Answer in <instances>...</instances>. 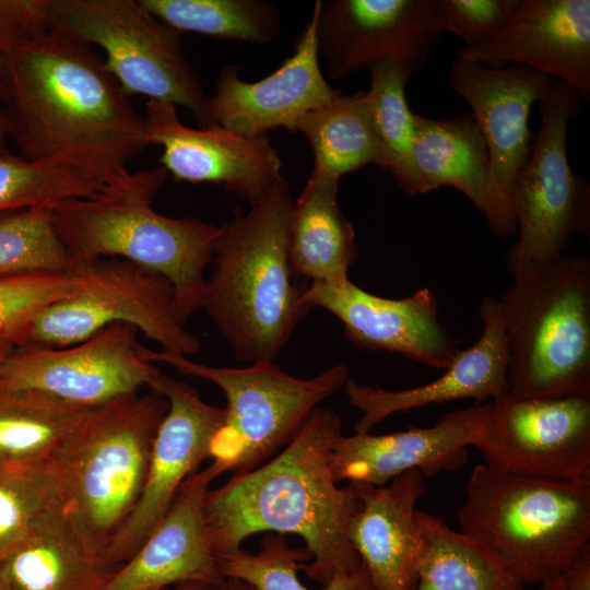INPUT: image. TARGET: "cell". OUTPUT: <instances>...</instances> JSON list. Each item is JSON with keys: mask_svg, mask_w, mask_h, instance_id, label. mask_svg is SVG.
I'll list each match as a JSON object with an SVG mask.
<instances>
[{"mask_svg": "<svg viewBox=\"0 0 590 590\" xmlns=\"http://www.w3.org/2000/svg\"><path fill=\"white\" fill-rule=\"evenodd\" d=\"M86 285L82 264L63 271L0 275V338L23 346L33 321L45 308L76 296Z\"/></svg>", "mask_w": 590, "mask_h": 590, "instance_id": "d590c367", "label": "cell"}, {"mask_svg": "<svg viewBox=\"0 0 590 590\" xmlns=\"http://www.w3.org/2000/svg\"><path fill=\"white\" fill-rule=\"evenodd\" d=\"M141 352L150 362H162L180 374L206 379L226 398L225 420L213 437L206 468L213 479L224 472L243 474L266 463L298 433L310 413L349 380L347 367L338 364L309 379L293 377L273 363L243 368L212 367L187 356Z\"/></svg>", "mask_w": 590, "mask_h": 590, "instance_id": "ba28073f", "label": "cell"}, {"mask_svg": "<svg viewBox=\"0 0 590 590\" xmlns=\"http://www.w3.org/2000/svg\"><path fill=\"white\" fill-rule=\"evenodd\" d=\"M415 135L403 190L425 194L442 186L464 193L494 236L517 231L509 199L497 186L482 132L471 113L451 119L414 116Z\"/></svg>", "mask_w": 590, "mask_h": 590, "instance_id": "7402d4cb", "label": "cell"}, {"mask_svg": "<svg viewBox=\"0 0 590 590\" xmlns=\"http://www.w3.org/2000/svg\"><path fill=\"white\" fill-rule=\"evenodd\" d=\"M14 349L15 346L12 343L0 338V368Z\"/></svg>", "mask_w": 590, "mask_h": 590, "instance_id": "f6af8a7d", "label": "cell"}, {"mask_svg": "<svg viewBox=\"0 0 590 590\" xmlns=\"http://www.w3.org/2000/svg\"><path fill=\"white\" fill-rule=\"evenodd\" d=\"M370 86L365 92L368 121L379 152V166L390 173L403 189L415 135V114L405 99L410 78L403 67L390 59L368 68Z\"/></svg>", "mask_w": 590, "mask_h": 590, "instance_id": "1f68e13d", "label": "cell"}, {"mask_svg": "<svg viewBox=\"0 0 590 590\" xmlns=\"http://www.w3.org/2000/svg\"><path fill=\"white\" fill-rule=\"evenodd\" d=\"M8 137H9L8 122H7L4 113L0 110V156L10 153L7 145Z\"/></svg>", "mask_w": 590, "mask_h": 590, "instance_id": "60d3db41", "label": "cell"}, {"mask_svg": "<svg viewBox=\"0 0 590 590\" xmlns=\"http://www.w3.org/2000/svg\"><path fill=\"white\" fill-rule=\"evenodd\" d=\"M216 590H253L249 585L237 579H226L223 587Z\"/></svg>", "mask_w": 590, "mask_h": 590, "instance_id": "7bdbcfd3", "label": "cell"}, {"mask_svg": "<svg viewBox=\"0 0 590 590\" xmlns=\"http://www.w3.org/2000/svg\"><path fill=\"white\" fill-rule=\"evenodd\" d=\"M320 1L294 45L293 55L273 73L256 81L239 78L234 64H224L209 97V114L219 125L246 138L285 128L294 132L297 121L307 113L332 101L340 91L333 88L320 69L317 20Z\"/></svg>", "mask_w": 590, "mask_h": 590, "instance_id": "e0dca14e", "label": "cell"}, {"mask_svg": "<svg viewBox=\"0 0 590 590\" xmlns=\"http://www.w3.org/2000/svg\"><path fill=\"white\" fill-rule=\"evenodd\" d=\"M480 318L483 329L477 341L469 349L459 350L445 373L428 384L387 390L349 378L343 387L345 394L349 403L362 413L354 433H369L371 427L398 412L461 399L486 403L507 396L508 353L499 300L484 297Z\"/></svg>", "mask_w": 590, "mask_h": 590, "instance_id": "603a6c76", "label": "cell"}, {"mask_svg": "<svg viewBox=\"0 0 590 590\" xmlns=\"http://www.w3.org/2000/svg\"><path fill=\"white\" fill-rule=\"evenodd\" d=\"M167 410L154 392L88 408L57 459L70 508L106 548L141 495Z\"/></svg>", "mask_w": 590, "mask_h": 590, "instance_id": "52a82bcc", "label": "cell"}, {"mask_svg": "<svg viewBox=\"0 0 590 590\" xmlns=\"http://www.w3.org/2000/svg\"><path fill=\"white\" fill-rule=\"evenodd\" d=\"M444 34L439 0H330L319 4V57L335 80L385 59L399 62L411 79Z\"/></svg>", "mask_w": 590, "mask_h": 590, "instance_id": "5bb4252c", "label": "cell"}, {"mask_svg": "<svg viewBox=\"0 0 590 590\" xmlns=\"http://www.w3.org/2000/svg\"><path fill=\"white\" fill-rule=\"evenodd\" d=\"M303 300L319 307L343 324L344 337L355 347L399 353L422 365L446 369L458 342L440 323L438 304L428 287L402 299L368 293L350 280L340 285L310 283Z\"/></svg>", "mask_w": 590, "mask_h": 590, "instance_id": "ac0fdd59", "label": "cell"}, {"mask_svg": "<svg viewBox=\"0 0 590 590\" xmlns=\"http://www.w3.org/2000/svg\"><path fill=\"white\" fill-rule=\"evenodd\" d=\"M474 447L497 470L590 483V396H505Z\"/></svg>", "mask_w": 590, "mask_h": 590, "instance_id": "7c38bea8", "label": "cell"}, {"mask_svg": "<svg viewBox=\"0 0 590 590\" xmlns=\"http://www.w3.org/2000/svg\"><path fill=\"white\" fill-rule=\"evenodd\" d=\"M79 264L84 267L86 287L45 308L23 346L67 347L110 323L128 322L163 351L185 356L198 352L200 341L180 321L173 286L164 276L117 257Z\"/></svg>", "mask_w": 590, "mask_h": 590, "instance_id": "8fae6325", "label": "cell"}, {"mask_svg": "<svg viewBox=\"0 0 590 590\" xmlns=\"http://www.w3.org/2000/svg\"><path fill=\"white\" fill-rule=\"evenodd\" d=\"M1 75H2V57L0 56V87H1Z\"/></svg>", "mask_w": 590, "mask_h": 590, "instance_id": "7dc6e473", "label": "cell"}, {"mask_svg": "<svg viewBox=\"0 0 590 590\" xmlns=\"http://www.w3.org/2000/svg\"><path fill=\"white\" fill-rule=\"evenodd\" d=\"M144 118L148 143L163 149L161 166L176 181L223 185L251 206L283 178L268 134L246 138L219 125L190 128L174 104L158 99L145 103Z\"/></svg>", "mask_w": 590, "mask_h": 590, "instance_id": "2e32d148", "label": "cell"}, {"mask_svg": "<svg viewBox=\"0 0 590 590\" xmlns=\"http://www.w3.org/2000/svg\"><path fill=\"white\" fill-rule=\"evenodd\" d=\"M457 59L488 68L526 66L568 84L590 102V1H520L489 39L457 50Z\"/></svg>", "mask_w": 590, "mask_h": 590, "instance_id": "d6986e66", "label": "cell"}, {"mask_svg": "<svg viewBox=\"0 0 590 590\" xmlns=\"http://www.w3.org/2000/svg\"><path fill=\"white\" fill-rule=\"evenodd\" d=\"M51 208L0 216V275L70 269L52 227Z\"/></svg>", "mask_w": 590, "mask_h": 590, "instance_id": "8d00e7d4", "label": "cell"}, {"mask_svg": "<svg viewBox=\"0 0 590 590\" xmlns=\"http://www.w3.org/2000/svg\"><path fill=\"white\" fill-rule=\"evenodd\" d=\"M68 502L57 460L37 465H0V560L51 508Z\"/></svg>", "mask_w": 590, "mask_h": 590, "instance_id": "836d02e7", "label": "cell"}, {"mask_svg": "<svg viewBox=\"0 0 590 590\" xmlns=\"http://www.w3.org/2000/svg\"><path fill=\"white\" fill-rule=\"evenodd\" d=\"M566 585L562 590H590V546L566 573Z\"/></svg>", "mask_w": 590, "mask_h": 590, "instance_id": "ab89813d", "label": "cell"}, {"mask_svg": "<svg viewBox=\"0 0 590 590\" xmlns=\"http://www.w3.org/2000/svg\"><path fill=\"white\" fill-rule=\"evenodd\" d=\"M460 532L523 587L566 574L590 546V483L477 464L458 512Z\"/></svg>", "mask_w": 590, "mask_h": 590, "instance_id": "5b68a950", "label": "cell"}, {"mask_svg": "<svg viewBox=\"0 0 590 590\" xmlns=\"http://www.w3.org/2000/svg\"><path fill=\"white\" fill-rule=\"evenodd\" d=\"M138 332L131 323L114 322L71 346L15 347L0 368V385L81 408L135 393L161 373L143 356Z\"/></svg>", "mask_w": 590, "mask_h": 590, "instance_id": "4fadbf2b", "label": "cell"}, {"mask_svg": "<svg viewBox=\"0 0 590 590\" xmlns=\"http://www.w3.org/2000/svg\"><path fill=\"white\" fill-rule=\"evenodd\" d=\"M519 3V0H439V9L445 33L456 34L469 46L498 34Z\"/></svg>", "mask_w": 590, "mask_h": 590, "instance_id": "74e56055", "label": "cell"}, {"mask_svg": "<svg viewBox=\"0 0 590 590\" xmlns=\"http://www.w3.org/2000/svg\"><path fill=\"white\" fill-rule=\"evenodd\" d=\"M87 409L0 385V465L56 461Z\"/></svg>", "mask_w": 590, "mask_h": 590, "instance_id": "83f0119b", "label": "cell"}, {"mask_svg": "<svg viewBox=\"0 0 590 590\" xmlns=\"http://www.w3.org/2000/svg\"><path fill=\"white\" fill-rule=\"evenodd\" d=\"M349 484L359 504L347 536L375 590H414L422 544L415 506L425 494L423 474L406 471L382 486Z\"/></svg>", "mask_w": 590, "mask_h": 590, "instance_id": "d4e9b609", "label": "cell"}, {"mask_svg": "<svg viewBox=\"0 0 590 590\" xmlns=\"http://www.w3.org/2000/svg\"><path fill=\"white\" fill-rule=\"evenodd\" d=\"M50 19L54 32L102 48L106 68L128 96L169 102L201 128L214 126L210 95L186 58L181 33L140 0H50Z\"/></svg>", "mask_w": 590, "mask_h": 590, "instance_id": "9c48e42d", "label": "cell"}, {"mask_svg": "<svg viewBox=\"0 0 590 590\" xmlns=\"http://www.w3.org/2000/svg\"><path fill=\"white\" fill-rule=\"evenodd\" d=\"M213 477L206 468L188 476L165 516L102 590H164L182 583L221 588V575L204 519Z\"/></svg>", "mask_w": 590, "mask_h": 590, "instance_id": "cb8c5ba5", "label": "cell"}, {"mask_svg": "<svg viewBox=\"0 0 590 590\" xmlns=\"http://www.w3.org/2000/svg\"><path fill=\"white\" fill-rule=\"evenodd\" d=\"M293 201L281 178L247 213L222 224L214 249L201 308L246 363H273L310 310L288 262Z\"/></svg>", "mask_w": 590, "mask_h": 590, "instance_id": "3957f363", "label": "cell"}, {"mask_svg": "<svg viewBox=\"0 0 590 590\" xmlns=\"http://www.w3.org/2000/svg\"><path fill=\"white\" fill-rule=\"evenodd\" d=\"M118 567L63 502L0 560V576L9 590H102Z\"/></svg>", "mask_w": 590, "mask_h": 590, "instance_id": "484cf974", "label": "cell"}, {"mask_svg": "<svg viewBox=\"0 0 590 590\" xmlns=\"http://www.w3.org/2000/svg\"><path fill=\"white\" fill-rule=\"evenodd\" d=\"M556 81L548 73L515 63L488 68L456 59L450 66L448 83L470 105L495 181L508 199L534 138L528 125L530 109Z\"/></svg>", "mask_w": 590, "mask_h": 590, "instance_id": "44dd1931", "label": "cell"}, {"mask_svg": "<svg viewBox=\"0 0 590 590\" xmlns=\"http://www.w3.org/2000/svg\"><path fill=\"white\" fill-rule=\"evenodd\" d=\"M567 580V575L563 574L543 582L539 590H562Z\"/></svg>", "mask_w": 590, "mask_h": 590, "instance_id": "b9f144b4", "label": "cell"}, {"mask_svg": "<svg viewBox=\"0 0 590 590\" xmlns=\"http://www.w3.org/2000/svg\"><path fill=\"white\" fill-rule=\"evenodd\" d=\"M166 174L162 166L137 172L93 199L62 200L51 208V223L70 266L117 257L164 276L186 324L202 306L222 224L156 212L152 203Z\"/></svg>", "mask_w": 590, "mask_h": 590, "instance_id": "277c9868", "label": "cell"}, {"mask_svg": "<svg viewBox=\"0 0 590 590\" xmlns=\"http://www.w3.org/2000/svg\"><path fill=\"white\" fill-rule=\"evenodd\" d=\"M340 178L311 170L293 201L288 228V262L294 278L340 285L357 260L353 226L341 212Z\"/></svg>", "mask_w": 590, "mask_h": 590, "instance_id": "4316f807", "label": "cell"}, {"mask_svg": "<svg viewBox=\"0 0 590 590\" xmlns=\"http://www.w3.org/2000/svg\"><path fill=\"white\" fill-rule=\"evenodd\" d=\"M148 387L167 400L168 410L155 436L141 495L107 544L109 558L119 566L139 550L185 480L209 458L211 441L225 420L224 409L205 403L180 380L160 373Z\"/></svg>", "mask_w": 590, "mask_h": 590, "instance_id": "9a60e30c", "label": "cell"}, {"mask_svg": "<svg viewBox=\"0 0 590 590\" xmlns=\"http://www.w3.org/2000/svg\"><path fill=\"white\" fill-rule=\"evenodd\" d=\"M104 189L69 164L30 162L11 153L0 156V211L93 199Z\"/></svg>", "mask_w": 590, "mask_h": 590, "instance_id": "e575fe53", "label": "cell"}, {"mask_svg": "<svg viewBox=\"0 0 590 590\" xmlns=\"http://www.w3.org/2000/svg\"><path fill=\"white\" fill-rule=\"evenodd\" d=\"M225 579H237L253 590H310L300 582L302 562L311 559L306 547H291L284 534L267 533L257 553L239 550L215 557ZM321 590H375L361 563L353 571L340 575Z\"/></svg>", "mask_w": 590, "mask_h": 590, "instance_id": "d6a6232c", "label": "cell"}, {"mask_svg": "<svg viewBox=\"0 0 590 590\" xmlns=\"http://www.w3.org/2000/svg\"><path fill=\"white\" fill-rule=\"evenodd\" d=\"M216 589L217 588H212V587L200 585V583H182V585H177V586L164 589V590H216Z\"/></svg>", "mask_w": 590, "mask_h": 590, "instance_id": "ee69618b", "label": "cell"}, {"mask_svg": "<svg viewBox=\"0 0 590 590\" xmlns=\"http://www.w3.org/2000/svg\"><path fill=\"white\" fill-rule=\"evenodd\" d=\"M303 133L314 155V170L341 178L368 164L379 166V152L366 111L365 92H341L305 114L294 132Z\"/></svg>", "mask_w": 590, "mask_h": 590, "instance_id": "f546056e", "label": "cell"}, {"mask_svg": "<svg viewBox=\"0 0 590 590\" xmlns=\"http://www.w3.org/2000/svg\"><path fill=\"white\" fill-rule=\"evenodd\" d=\"M421 553L414 590H523L483 546L417 509Z\"/></svg>", "mask_w": 590, "mask_h": 590, "instance_id": "f1b7e54d", "label": "cell"}, {"mask_svg": "<svg viewBox=\"0 0 590 590\" xmlns=\"http://www.w3.org/2000/svg\"><path fill=\"white\" fill-rule=\"evenodd\" d=\"M178 32L224 40L271 44L281 31V11L266 0H140Z\"/></svg>", "mask_w": 590, "mask_h": 590, "instance_id": "4dcf8cb0", "label": "cell"}, {"mask_svg": "<svg viewBox=\"0 0 590 590\" xmlns=\"http://www.w3.org/2000/svg\"><path fill=\"white\" fill-rule=\"evenodd\" d=\"M579 108V96L562 81L540 102V128L509 194L519 238L507 269L564 253L573 234L589 236V184L567 160L568 123Z\"/></svg>", "mask_w": 590, "mask_h": 590, "instance_id": "30bf717a", "label": "cell"}, {"mask_svg": "<svg viewBox=\"0 0 590 590\" xmlns=\"http://www.w3.org/2000/svg\"><path fill=\"white\" fill-rule=\"evenodd\" d=\"M50 0H0V56L51 32Z\"/></svg>", "mask_w": 590, "mask_h": 590, "instance_id": "f35d334b", "label": "cell"}, {"mask_svg": "<svg viewBox=\"0 0 590 590\" xmlns=\"http://www.w3.org/2000/svg\"><path fill=\"white\" fill-rule=\"evenodd\" d=\"M0 97L20 156L72 165L104 188L149 146L144 116L105 60L54 31L2 57Z\"/></svg>", "mask_w": 590, "mask_h": 590, "instance_id": "6da1fadb", "label": "cell"}, {"mask_svg": "<svg viewBox=\"0 0 590 590\" xmlns=\"http://www.w3.org/2000/svg\"><path fill=\"white\" fill-rule=\"evenodd\" d=\"M492 402L475 403L444 414L432 426H410L384 435H340L333 445L330 469L335 483L342 481L388 484L411 470L423 476L456 471L465 464L470 446L485 433Z\"/></svg>", "mask_w": 590, "mask_h": 590, "instance_id": "ffe728a7", "label": "cell"}, {"mask_svg": "<svg viewBox=\"0 0 590 590\" xmlns=\"http://www.w3.org/2000/svg\"><path fill=\"white\" fill-rule=\"evenodd\" d=\"M0 590H9L7 585L4 583L2 577L0 576Z\"/></svg>", "mask_w": 590, "mask_h": 590, "instance_id": "bcb514c9", "label": "cell"}, {"mask_svg": "<svg viewBox=\"0 0 590 590\" xmlns=\"http://www.w3.org/2000/svg\"><path fill=\"white\" fill-rule=\"evenodd\" d=\"M499 303L512 398L590 396V260L562 253L507 269Z\"/></svg>", "mask_w": 590, "mask_h": 590, "instance_id": "8992f818", "label": "cell"}, {"mask_svg": "<svg viewBox=\"0 0 590 590\" xmlns=\"http://www.w3.org/2000/svg\"><path fill=\"white\" fill-rule=\"evenodd\" d=\"M341 430L335 412L317 408L278 456L208 491L204 519L215 557L239 550L250 535L276 532L305 541L311 562L302 569L322 586L359 566L347 536L359 503L330 469Z\"/></svg>", "mask_w": 590, "mask_h": 590, "instance_id": "7a4b0ae2", "label": "cell"}]
</instances>
